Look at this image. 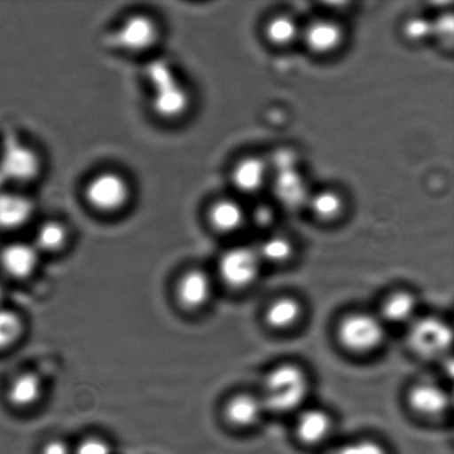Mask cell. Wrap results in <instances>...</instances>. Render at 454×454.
Wrapping results in <instances>:
<instances>
[{
	"mask_svg": "<svg viewBox=\"0 0 454 454\" xmlns=\"http://www.w3.org/2000/svg\"><path fill=\"white\" fill-rule=\"evenodd\" d=\"M310 390L309 372L296 363L284 362L275 364L265 373L257 393L267 413L295 415L309 404Z\"/></svg>",
	"mask_w": 454,
	"mask_h": 454,
	"instance_id": "cell-1",
	"label": "cell"
},
{
	"mask_svg": "<svg viewBox=\"0 0 454 454\" xmlns=\"http://www.w3.org/2000/svg\"><path fill=\"white\" fill-rule=\"evenodd\" d=\"M335 335L338 344L347 353L368 356L377 353L386 344L388 327L377 311L355 309L338 320Z\"/></svg>",
	"mask_w": 454,
	"mask_h": 454,
	"instance_id": "cell-2",
	"label": "cell"
},
{
	"mask_svg": "<svg viewBox=\"0 0 454 454\" xmlns=\"http://www.w3.org/2000/svg\"><path fill=\"white\" fill-rule=\"evenodd\" d=\"M406 340L409 349L418 357L446 359L451 350L453 331L442 316L420 314L407 327Z\"/></svg>",
	"mask_w": 454,
	"mask_h": 454,
	"instance_id": "cell-3",
	"label": "cell"
},
{
	"mask_svg": "<svg viewBox=\"0 0 454 454\" xmlns=\"http://www.w3.org/2000/svg\"><path fill=\"white\" fill-rule=\"evenodd\" d=\"M262 262L255 247H235L222 254L217 275L227 288L243 292L260 279Z\"/></svg>",
	"mask_w": 454,
	"mask_h": 454,
	"instance_id": "cell-4",
	"label": "cell"
},
{
	"mask_svg": "<svg viewBox=\"0 0 454 454\" xmlns=\"http://www.w3.org/2000/svg\"><path fill=\"white\" fill-rule=\"evenodd\" d=\"M130 198V184L123 176L114 171L98 173L84 189V199L89 206L105 215L121 211Z\"/></svg>",
	"mask_w": 454,
	"mask_h": 454,
	"instance_id": "cell-5",
	"label": "cell"
},
{
	"mask_svg": "<svg viewBox=\"0 0 454 454\" xmlns=\"http://www.w3.org/2000/svg\"><path fill=\"white\" fill-rule=\"evenodd\" d=\"M406 403L418 417L434 420L446 417L451 411L452 395L440 382L419 380L409 387Z\"/></svg>",
	"mask_w": 454,
	"mask_h": 454,
	"instance_id": "cell-6",
	"label": "cell"
},
{
	"mask_svg": "<svg viewBox=\"0 0 454 454\" xmlns=\"http://www.w3.org/2000/svg\"><path fill=\"white\" fill-rule=\"evenodd\" d=\"M161 35L158 22L145 13H133L114 35L115 46L128 53H145L155 47Z\"/></svg>",
	"mask_w": 454,
	"mask_h": 454,
	"instance_id": "cell-7",
	"label": "cell"
},
{
	"mask_svg": "<svg viewBox=\"0 0 454 454\" xmlns=\"http://www.w3.org/2000/svg\"><path fill=\"white\" fill-rule=\"evenodd\" d=\"M0 171L8 184H30L42 172V160L34 149L22 142H8L0 157Z\"/></svg>",
	"mask_w": 454,
	"mask_h": 454,
	"instance_id": "cell-8",
	"label": "cell"
},
{
	"mask_svg": "<svg viewBox=\"0 0 454 454\" xmlns=\"http://www.w3.org/2000/svg\"><path fill=\"white\" fill-rule=\"evenodd\" d=\"M294 416V434L302 446H323L331 439L335 430V419L332 413L322 407H311L307 404Z\"/></svg>",
	"mask_w": 454,
	"mask_h": 454,
	"instance_id": "cell-9",
	"label": "cell"
},
{
	"mask_svg": "<svg viewBox=\"0 0 454 454\" xmlns=\"http://www.w3.org/2000/svg\"><path fill=\"white\" fill-rule=\"evenodd\" d=\"M267 411L260 394L239 391L227 398L223 407L224 419L238 430H249L261 424Z\"/></svg>",
	"mask_w": 454,
	"mask_h": 454,
	"instance_id": "cell-10",
	"label": "cell"
},
{
	"mask_svg": "<svg viewBox=\"0 0 454 454\" xmlns=\"http://www.w3.org/2000/svg\"><path fill=\"white\" fill-rule=\"evenodd\" d=\"M192 98L189 89L184 86L180 78H177L164 86L153 89L151 109L164 121H176L188 114Z\"/></svg>",
	"mask_w": 454,
	"mask_h": 454,
	"instance_id": "cell-11",
	"label": "cell"
},
{
	"mask_svg": "<svg viewBox=\"0 0 454 454\" xmlns=\"http://www.w3.org/2000/svg\"><path fill=\"white\" fill-rule=\"evenodd\" d=\"M377 314L384 320L387 327H408L419 317L420 300L417 294L409 288H397L382 298Z\"/></svg>",
	"mask_w": 454,
	"mask_h": 454,
	"instance_id": "cell-12",
	"label": "cell"
},
{
	"mask_svg": "<svg viewBox=\"0 0 454 454\" xmlns=\"http://www.w3.org/2000/svg\"><path fill=\"white\" fill-rule=\"evenodd\" d=\"M304 315L305 306L301 298L284 294L267 302L262 319L270 331L285 333L295 329Z\"/></svg>",
	"mask_w": 454,
	"mask_h": 454,
	"instance_id": "cell-13",
	"label": "cell"
},
{
	"mask_svg": "<svg viewBox=\"0 0 454 454\" xmlns=\"http://www.w3.org/2000/svg\"><path fill=\"white\" fill-rule=\"evenodd\" d=\"M215 284L210 275L200 269L186 271L177 284L176 295L186 309H203L211 301Z\"/></svg>",
	"mask_w": 454,
	"mask_h": 454,
	"instance_id": "cell-14",
	"label": "cell"
},
{
	"mask_svg": "<svg viewBox=\"0 0 454 454\" xmlns=\"http://www.w3.org/2000/svg\"><path fill=\"white\" fill-rule=\"evenodd\" d=\"M40 253L33 243L8 244L0 252V267L8 276L16 279L28 278L39 265Z\"/></svg>",
	"mask_w": 454,
	"mask_h": 454,
	"instance_id": "cell-15",
	"label": "cell"
},
{
	"mask_svg": "<svg viewBox=\"0 0 454 454\" xmlns=\"http://www.w3.org/2000/svg\"><path fill=\"white\" fill-rule=\"evenodd\" d=\"M35 204L28 195L0 192V230L16 231L24 227L33 217Z\"/></svg>",
	"mask_w": 454,
	"mask_h": 454,
	"instance_id": "cell-16",
	"label": "cell"
},
{
	"mask_svg": "<svg viewBox=\"0 0 454 454\" xmlns=\"http://www.w3.org/2000/svg\"><path fill=\"white\" fill-rule=\"evenodd\" d=\"M304 40L310 51L328 55L340 48L344 40V31L335 21L316 20L307 27Z\"/></svg>",
	"mask_w": 454,
	"mask_h": 454,
	"instance_id": "cell-17",
	"label": "cell"
},
{
	"mask_svg": "<svg viewBox=\"0 0 454 454\" xmlns=\"http://www.w3.org/2000/svg\"><path fill=\"white\" fill-rule=\"evenodd\" d=\"M267 168V164L260 158H244L234 167L231 181L240 192L256 193L265 184L269 172Z\"/></svg>",
	"mask_w": 454,
	"mask_h": 454,
	"instance_id": "cell-18",
	"label": "cell"
},
{
	"mask_svg": "<svg viewBox=\"0 0 454 454\" xmlns=\"http://www.w3.org/2000/svg\"><path fill=\"white\" fill-rule=\"evenodd\" d=\"M208 223L221 234H233L243 226L245 212L238 202L222 199L212 204L207 213Z\"/></svg>",
	"mask_w": 454,
	"mask_h": 454,
	"instance_id": "cell-19",
	"label": "cell"
},
{
	"mask_svg": "<svg viewBox=\"0 0 454 454\" xmlns=\"http://www.w3.org/2000/svg\"><path fill=\"white\" fill-rule=\"evenodd\" d=\"M43 395V381L37 373L24 372L11 381L7 399L12 406L20 409L33 407Z\"/></svg>",
	"mask_w": 454,
	"mask_h": 454,
	"instance_id": "cell-20",
	"label": "cell"
},
{
	"mask_svg": "<svg viewBox=\"0 0 454 454\" xmlns=\"http://www.w3.org/2000/svg\"><path fill=\"white\" fill-rule=\"evenodd\" d=\"M255 248L262 264L264 262L271 265L287 264L295 254V247L292 240L283 235L269 236Z\"/></svg>",
	"mask_w": 454,
	"mask_h": 454,
	"instance_id": "cell-21",
	"label": "cell"
},
{
	"mask_svg": "<svg viewBox=\"0 0 454 454\" xmlns=\"http://www.w3.org/2000/svg\"><path fill=\"white\" fill-rule=\"evenodd\" d=\"M68 242V230L59 221H46L35 231L34 245L39 253L60 251Z\"/></svg>",
	"mask_w": 454,
	"mask_h": 454,
	"instance_id": "cell-22",
	"label": "cell"
},
{
	"mask_svg": "<svg viewBox=\"0 0 454 454\" xmlns=\"http://www.w3.org/2000/svg\"><path fill=\"white\" fill-rule=\"evenodd\" d=\"M265 35L269 42L275 46H288L300 35V28L293 17L278 15L267 22Z\"/></svg>",
	"mask_w": 454,
	"mask_h": 454,
	"instance_id": "cell-23",
	"label": "cell"
},
{
	"mask_svg": "<svg viewBox=\"0 0 454 454\" xmlns=\"http://www.w3.org/2000/svg\"><path fill=\"white\" fill-rule=\"evenodd\" d=\"M310 208L320 221L332 222L341 215L344 201L335 191H322L311 198Z\"/></svg>",
	"mask_w": 454,
	"mask_h": 454,
	"instance_id": "cell-24",
	"label": "cell"
},
{
	"mask_svg": "<svg viewBox=\"0 0 454 454\" xmlns=\"http://www.w3.org/2000/svg\"><path fill=\"white\" fill-rule=\"evenodd\" d=\"M276 191L285 204L297 206L304 199L306 193L304 180L296 170L279 173L278 182H276Z\"/></svg>",
	"mask_w": 454,
	"mask_h": 454,
	"instance_id": "cell-25",
	"label": "cell"
},
{
	"mask_svg": "<svg viewBox=\"0 0 454 454\" xmlns=\"http://www.w3.org/2000/svg\"><path fill=\"white\" fill-rule=\"evenodd\" d=\"M24 332V324L15 311L0 307V350L11 348Z\"/></svg>",
	"mask_w": 454,
	"mask_h": 454,
	"instance_id": "cell-26",
	"label": "cell"
},
{
	"mask_svg": "<svg viewBox=\"0 0 454 454\" xmlns=\"http://www.w3.org/2000/svg\"><path fill=\"white\" fill-rule=\"evenodd\" d=\"M335 454H391L388 447L375 438L349 440L336 449Z\"/></svg>",
	"mask_w": 454,
	"mask_h": 454,
	"instance_id": "cell-27",
	"label": "cell"
},
{
	"mask_svg": "<svg viewBox=\"0 0 454 454\" xmlns=\"http://www.w3.org/2000/svg\"><path fill=\"white\" fill-rule=\"evenodd\" d=\"M403 34L411 42H424L434 35V22L425 17H411L403 26Z\"/></svg>",
	"mask_w": 454,
	"mask_h": 454,
	"instance_id": "cell-28",
	"label": "cell"
},
{
	"mask_svg": "<svg viewBox=\"0 0 454 454\" xmlns=\"http://www.w3.org/2000/svg\"><path fill=\"white\" fill-rule=\"evenodd\" d=\"M74 454H114L113 447L101 438L91 437L82 440L74 449Z\"/></svg>",
	"mask_w": 454,
	"mask_h": 454,
	"instance_id": "cell-29",
	"label": "cell"
},
{
	"mask_svg": "<svg viewBox=\"0 0 454 454\" xmlns=\"http://www.w3.org/2000/svg\"><path fill=\"white\" fill-rule=\"evenodd\" d=\"M273 164L279 173L295 171L296 170V157L293 151L279 150L275 153Z\"/></svg>",
	"mask_w": 454,
	"mask_h": 454,
	"instance_id": "cell-30",
	"label": "cell"
},
{
	"mask_svg": "<svg viewBox=\"0 0 454 454\" xmlns=\"http://www.w3.org/2000/svg\"><path fill=\"white\" fill-rule=\"evenodd\" d=\"M274 211L269 206H260L255 208L253 213L254 222L260 227H267L273 224Z\"/></svg>",
	"mask_w": 454,
	"mask_h": 454,
	"instance_id": "cell-31",
	"label": "cell"
},
{
	"mask_svg": "<svg viewBox=\"0 0 454 454\" xmlns=\"http://www.w3.org/2000/svg\"><path fill=\"white\" fill-rule=\"evenodd\" d=\"M40 454H74V449L62 440H51L43 444Z\"/></svg>",
	"mask_w": 454,
	"mask_h": 454,
	"instance_id": "cell-32",
	"label": "cell"
},
{
	"mask_svg": "<svg viewBox=\"0 0 454 454\" xmlns=\"http://www.w3.org/2000/svg\"><path fill=\"white\" fill-rule=\"evenodd\" d=\"M453 33V20L451 16L440 18L434 22V35L437 34L440 38L450 37Z\"/></svg>",
	"mask_w": 454,
	"mask_h": 454,
	"instance_id": "cell-33",
	"label": "cell"
},
{
	"mask_svg": "<svg viewBox=\"0 0 454 454\" xmlns=\"http://www.w3.org/2000/svg\"><path fill=\"white\" fill-rule=\"evenodd\" d=\"M8 184L6 177L4 176L2 171H0V192H3V191L6 190L4 189V186Z\"/></svg>",
	"mask_w": 454,
	"mask_h": 454,
	"instance_id": "cell-34",
	"label": "cell"
},
{
	"mask_svg": "<svg viewBox=\"0 0 454 454\" xmlns=\"http://www.w3.org/2000/svg\"><path fill=\"white\" fill-rule=\"evenodd\" d=\"M4 288L2 285V283H0V302H2L4 301Z\"/></svg>",
	"mask_w": 454,
	"mask_h": 454,
	"instance_id": "cell-35",
	"label": "cell"
}]
</instances>
